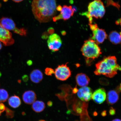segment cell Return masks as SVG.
<instances>
[{"instance_id": "6da1fadb", "label": "cell", "mask_w": 121, "mask_h": 121, "mask_svg": "<svg viewBox=\"0 0 121 121\" xmlns=\"http://www.w3.org/2000/svg\"><path fill=\"white\" fill-rule=\"evenodd\" d=\"M57 0H33L32 10L34 17L41 23L50 22L57 13Z\"/></svg>"}, {"instance_id": "7a4b0ae2", "label": "cell", "mask_w": 121, "mask_h": 121, "mask_svg": "<svg viewBox=\"0 0 121 121\" xmlns=\"http://www.w3.org/2000/svg\"><path fill=\"white\" fill-rule=\"evenodd\" d=\"M96 69L94 72L97 75H104L112 78L117 74L120 66L117 64V59L115 56L105 57L103 60L96 65Z\"/></svg>"}, {"instance_id": "3957f363", "label": "cell", "mask_w": 121, "mask_h": 121, "mask_svg": "<svg viewBox=\"0 0 121 121\" xmlns=\"http://www.w3.org/2000/svg\"><path fill=\"white\" fill-rule=\"evenodd\" d=\"M81 51L85 57L86 63L88 65L102 54L100 48L95 41L91 39L84 41Z\"/></svg>"}, {"instance_id": "277c9868", "label": "cell", "mask_w": 121, "mask_h": 121, "mask_svg": "<svg viewBox=\"0 0 121 121\" xmlns=\"http://www.w3.org/2000/svg\"><path fill=\"white\" fill-rule=\"evenodd\" d=\"M88 12L84 13L89 19V24L93 23V17L101 19L105 13V6L102 0H94L89 4Z\"/></svg>"}, {"instance_id": "5b68a950", "label": "cell", "mask_w": 121, "mask_h": 121, "mask_svg": "<svg viewBox=\"0 0 121 121\" xmlns=\"http://www.w3.org/2000/svg\"><path fill=\"white\" fill-rule=\"evenodd\" d=\"M68 63L59 65L55 69L54 74L57 80L65 81L70 77L71 73L70 69L67 65Z\"/></svg>"}, {"instance_id": "8992f818", "label": "cell", "mask_w": 121, "mask_h": 121, "mask_svg": "<svg viewBox=\"0 0 121 121\" xmlns=\"http://www.w3.org/2000/svg\"><path fill=\"white\" fill-rule=\"evenodd\" d=\"M61 38L58 34H53L48 38L47 43L48 48L52 52L58 51L62 45Z\"/></svg>"}, {"instance_id": "52a82bcc", "label": "cell", "mask_w": 121, "mask_h": 121, "mask_svg": "<svg viewBox=\"0 0 121 121\" xmlns=\"http://www.w3.org/2000/svg\"><path fill=\"white\" fill-rule=\"evenodd\" d=\"M60 14L57 16H54L52 18L53 22H56L60 19L66 21L69 19L73 16L74 11L72 6L64 5L62 7Z\"/></svg>"}, {"instance_id": "ba28073f", "label": "cell", "mask_w": 121, "mask_h": 121, "mask_svg": "<svg viewBox=\"0 0 121 121\" xmlns=\"http://www.w3.org/2000/svg\"><path fill=\"white\" fill-rule=\"evenodd\" d=\"M0 41L6 46L13 45L14 40L12 37V33L5 29L0 24Z\"/></svg>"}, {"instance_id": "9c48e42d", "label": "cell", "mask_w": 121, "mask_h": 121, "mask_svg": "<svg viewBox=\"0 0 121 121\" xmlns=\"http://www.w3.org/2000/svg\"><path fill=\"white\" fill-rule=\"evenodd\" d=\"M93 90L91 88L85 86L80 88L77 92L78 98L82 101L87 102L91 99Z\"/></svg>"}, {"instance_id": "30bf717a", "label": "cell", "mask_w": 121, "mask_h": 121, "mask_svg": "<svg viewBox=\"0 0 121 121\" xmlns=\"http://www.w3.org/2000/svg\"><path fill=\"white\" fill-rule=\"evenodd\" d=\"M93 31V36L91 39L97 44L102 43L107 38V35L104 29L98 28Z\"/></svg>"}, {"instance_id": "8fae6325", "label": "cell", "mask_w": 121, "mask_h": 121, "mask_svg": "<svg viewBox=\"0 0 121 121\" xmlns=\"http://www.w3.org/2000/svg\"><path fill=\"white\" fill-rule=\"evenodd\" d=\"M106 98L105 91L101 88L95 91L92 94L91 98L96 104H101L104 102Z\"/></svg>"}, {"instance_id": "7c38bea8", "label": "cell", "mask_w": 121, "mask_h": 121, "mask_svg": "<svg viewBox=\"0 0 121 121\" xmlns=\"http://www.w3.org/2000/svg\"><path fill=\"white\" fill-rule=\"evenodd\" d=\"M0 24L8 30L14 31L17 28L16 25L13 20L8 17H3L0 19Z\"/></svg>"}, {"instance_id": "4fadbf2b", "label": "cell", "mask_w": 121, "mask_h": 121, "mask_svg": "<svg viewBox=\"0 0 121 121\" xmlns=\"http://www.w3.org/2000/svg\"><path fill=\"white\" fill-rule=\"evenodd\" d=\"M37 98L35 92L32 90H28L24 92L22 95V99L25 103L31 104L34 103Z\"/></svg>"}, {"instance_id": "5bb4252c", "label": "cell", "mask_w": 121, "mask_h": 121, "mask_svg": "<svg viewBox=\"0 0 121 121\" xmlns=\"http://www.w3.org/2000/svg\"><path fill=\"white\" fill-rule=\"evenodd\" d=\"M77 84L80 87L86 86L90 82V78L85 74L78 73L76 77Z\"/></svg>"}, {"instance_id": "9a60e30c", "label": "cell", "mask_w": 121, "mask_h": 121, "mask_svg": "<svg viewBox=\"0 0 121 121\" xmlns=\"http://www.w3.org/2000/svg\"><path fill=\"white\" fill-rule=\"evenodd\" d=\"M119 98V93L116 90H110L107 93V102L110 105H113L117 102Z\"/></svg>"}, {"instance_id": "2e32d148", "label": "cell", "mask_w": 121, "mask_h": 121, "mask_svg": "<svg viewBox=\"0 0 121 121\" xmlns=\"http://www.w3.org/2000/svg\"><path fill=\"white\" fill-rule=\"evenodd\" d=\"M30 78L33 82L39 83L43 79V74L41 71L39 69H34L30 73Z\"/></svg>"}, {"instance_id": "e0dca14e", "label": "cell", "mask_w": 121, "mask_h": 121, "mask_svg": "<svg viewBox=\"0 0 121 121\" xmlns=\"http://www.w3.org/2000/svg\"><path fill=\"white\" fill-rule=\"evenodd\" d=\"M108 39L110 42L113 44H117L121 42L120 35L116 31H112L110 33Z\"/></svg>"}, {"instance_id": "ac0fdd59", "label": "cell", "mask_w": 121, "mask_h": 121, "mask_svg": "<svg viewBox=\"0 0 121 121\" xmlns=\"http://www.w3.org/2000/svg\"><path fill=\"white\" fill-rule=\"evenodd\" d=\"M45 104L43 101H37L33 103L32 108L34 111L37 113L41 112L45 109Z\"/></svg>"}, {"instance_id": "d6986e66", "label": "cell", "mask_w": 121, "mask_h": 121, "mask_svg": "<svg viewBox=\"0 0 121 121\" xmlns=\"http://www.w3.org/2000/svg\"><path fill=\"white\" fill-rule=\"evenodd\" d=\"M8 103L10 106L14 108H18L22 104L20 98L19 96L15 95L9 98Z\"/></svg>"}, {"instance_id": "ffe728a7", "label": "cell", "mask_w": 121, "mask_h": 121, "mask_svg": "<svg viewBox=\"0 0 121 121\" xmlns=\"http://www.w3.org/2000/svg\"><path fill=\"white\" fill-rule=\"evenodd\" d=\"M9 98L8 92L4 89H0V103L6 102Z\"/></svg>"}, {"instance_id": "44dd1931", "label": "cell", "mask_w": 121, "mask_h": 121, "mask_svg": "<svg viewBox=\"0 0 121 121\" xmlns=\"http://www.w3.org/2000/svg\"><path fill=\"white\" fill-rule=\"evenodd\" d=\"M106 2V7H108L110 6H112L116 7L118 10H119L120 6L118 2H116L113 0H105Z\"/></svg>"}, {"instance_id": "7402d4cb", "label": "cell", "mask_w": 121, "mask_h": 121, "mask_svg": "<svg viewBox=\"0 0 121 121\" xmlns=\"http://www.w3.org/2000/svg\"><path fill=\"white\" fill-rule=\"evenodd\" d=\"M13 31L22 36H26L27 34V30L23 28L19 29L17 28Z\"/></svg>"}, {"instance_id": "603a6c76", "label": "cell", "mask_w": 121, "mask_h": 121, "mask_svg": "<svg viewBox=\"0 0 121 121\" xmlns=\"http://www.w3.org/2000/svg\"><path fill=\"white\" fill-rule=\"evenodd\" d=\"M6 116L8 118H13L14 116V112L9 108L7 107H6Z\"/></svg>"}, {"instance_id": "cb8c5ba5", "label": "cell", "mask_w": 121, "mask_h": 121, "mask_svg": "<svg viewBox=\"0 0 121 121\" xmlns=\"http://www.w3.org/2000/svg\"><path fill=\"white\" fill-rule=\"evenodd\" d=\"M45 73L47 75L51 76L54 73V71L52 68L47 67L45 69Z\"/></svg>"}, {"instance_id": "d4e9b609", "label": "cell", "mask_w": 121, "mask_h": 121, "mask_svg": "<svg viewBox=\"0 0 121 121\" xmlns=\"http://www.w3.org/2000/svg\"><path fill=\"white\" fill-rule=\"evenodd\" d=\"M99 82L103 85H108L109 82L108 80L105 78H101L99 79Z\"/></svg>"}, {"instance_id": "484cf974", "label": "cell", "mask_w": 121, "mask_h": 121, "mask_svg": "<svg viewBox=\"0 0 121 121\" xmlns=\"http://www.w3.org/2000/svg\"><path fill=\"white\" fill-rule=\"evenodd\" d=\"M89 25L90 26V29L92 31H94V30H96L98 28V25L96 24H89Z\"/></svg>"}, {"instance_id": "4316f807", "label": "cell", "mask_w": 121, "mask_h": 121, "mask_svg": "<svg viewBox=\"0 0 121 121\" xmlns=\"http://www.w3.org/2000/svg\"><path fill=\"white\" fill-rule=\"evenodd\" d=\"M116 112V110L114 109L112 107H110L109 111V113L110 115H113L115 114Z\"/></svg>"}, {"instance_id": "83f0119b", "label": "cell", "mask_w": 121, "mask_h": 121, "mask_svg": "<svg viewBox=\"0 0 121 121\" xmlns=\"http://www.w3.org/2000/svg\"><path fill=\"white\" fill-rule=\"evenodd\" d=\"M49 35V34L47 32H45L42 34V38L43 39H46L48 38Z\"/></svg>"}, {"instance_id": "f1b7e54d", "label": "cell", "mask_w": 121, "mask_h": 121, "mask_svg": "<svg viewBox=\"0 0 121 121\" xmlns=\"http://www.w3.org/2000/svg\"><path fill=\"white\" fill-rule=\"evenodd\" d=\"M6 107L5 105L2 103L0 104V111L2 113L5 110Z\"/></svg>"}, {"instance_id": "f546056e", "label": "cell", "mask_w": 121, "mask_h": 121, "mask_svg": "<svg viewBox=\"0 0 121 121\" xmlns=\"http://www.w3.org/2000/svg\"><path fill=\"white\" fill-rule=\"evenodd\" d=\"M54 32V29L52 28H50L48 29V32L49 34L51 35L53 34Z\"/></svg>"}, {"instance_id": "4dcf8cb0", "label": "cell", "mask_w": 121, "mask_h": 121, "mask_svg": "<svg viewBox=\"0 0 121 121\" xmlns=\"http://www.w3.org/2000/svg\"><path fill=\"white\" fill-rule=\"evenodd\" d=\"M115 90L119 93L121 92V84L117 86Z\"/></svg>"}, {"instance_id": "1f68e13d", "label": "cell", "mask_w": 121, "mask_h": 121, "mask_svg": "<svg viewBox=\"0 0 121 121\" xmlns=\"http://www.w3.org/2000/svg\"><path fill=\"white\" fill-rule=\"evenodd\" d=\"M23 80L25 82H26L28 81V76L26 75H25L22 77Z\"/></svg>"}, {"instance_id": "d6a6232c", "label": "cell", "mask_w": 121, "mask_h": 121, "mask_svg": "<svg viewBox=\"0 0 121 121\" xmlns=\"http://www.w3.org/2000/svg\"><path fill=\"white\" fill-rule=\"evenodd\" d=\"M78 89L76 87H75L74 88L72 89V93L74 94H76L77 93L78 91Z\"/></svg>"}, {"instance_id": "836d02e7", "label": "cell", "mask_w": 121, "mask_h": 121, "mask_svg": "<svg viewBox=\"0 0 121 121\" xmlns=\"http://www.w3.org/2000/svg\"><path fill=\"white\" fill-rule=\"evenodd\" d=\"M116 24L117 25H120L121 26V18L116 21Z\"/></svg>"}, {"instance_id": "e575fe53", "label": "cell", "mask_w": 121, "mask_h": 121, "mask_svg": "<svg viewBox=\"0 0 121 121\" xmlns=\"http://www.w3.org/2000/svg\"><path fill=\"white\" fill-rule=\"evenodd\" d=\"M62 7L61 6L59 5L56 7L57 11L59 12L61 11L62 9Z\"/></svg>"}, {"instance_id": "d590c367", "label": "cell", "mask_w": 121, "mask_h": 121, "mask_svg": "<svg viewBox=\"0 0 121 121\" xmlns=\"http://www.w3.org/2000/svg\"><path fill=\"white\" fill-rule=\"evenodd\" d=\"M53 105V103L51 101H49L47 103V105L48 106L51 107Z\"/></svg>"}, {"instance_id": "8d00e7d4", "label": "cell", "mask_w": 121, "mask_h": 121, "mask_svg": "<svg viewBox=\"0 0 121 121\" xmlns=\"http://www.w3.org/2000/svg\"><path fill=\"white\" fill-rule=\"evenodd\" d=\"M101 115H102V116H103V117H105V116H106V110H104V111H103L102 113H101Z\"/></svg>"}, {"instance_id": "74e56055", "label": "cell", "mask_w": 121, "mask_h": 121, "mask_svg": "<svg viewBox=\"0 0 121 121\" xmlns=\"http://www.w3.org/2000/svg\"><path fill=\"white\" fill-rule=\"evenodd\" d=\"M32 62L31 60H28V61L27 62V64H28V65H31L32 64Z\"/></svg>"}, {"instance_id": "f35d334b", "label": "cell", "mask_w": 121, "mask_h": 121, "mask_svg": "<svg viewBox=\"0 0 121 121\" xmlns=\"http://www.w3.org/2000/svg\"><path fill=\"white\" fill-rule=\"evenodd\" d=\"M14 2L16 3H19L22 2L23 0H12Z\"/></svg>"}, {"instance_id": "ab89813d", "label": "cell", "mask_w": 121, "mask_h": 121, "mask_svg": "<svg viewBox=\"0 0 121 121\" xmlns=\"http://www.w3.org/2000/svg\"><path fill=\"white\" fill-rule=\"evenodd\" d=\"M61 33V34L63 36H65V35L66 34V32L64 31H62Z\"/></svg>"}, {"instance_id": "60d3db41", "label": "cell", "mask_w": 121, "mask_h": 121, "mask_svg": "<svg viewBox=\"0 0 121 121\" xmlns=\"http://www.w3.org/2000/svg\"><path fill=\"white\" fill-rule=\"evenodd\" d=\"M112 121H121V120L119 119H113V120Z\"/></svg>"}, {"instance_id": "b9f144b4", "label": "cell", "mask_w": 121, "mask_h": 121, "mask_svg": "<svg viewBox=\"0 0 121 121\" xmlns=\"http://www.w3.org/2000/svg\"><path fill=\"white\" fill-rule=\"evenodd\" d=\"M2 48V45L1 43V42L0 41V50Z\"/></svg>"}, {"instance_id": "7bdbcfd3", "label": "cell", "mask_w": 121, "mask_h": 121, "mask_svg": "<svg viewBox=\"0 0 121 121\" xmlns=\"http://www.w3.org/2000/svg\"><path fill=\"white\" fill-rule=\"evenodd\" d=\"M119 70L121 71V67H119Z\"/></svg>"}, {"instance_id": "ee69618b", "label": "cell", "mask_w": 121, "mask_h": 121, "mask_svg": "<svg viewBox=\"0 0 121 121\" xmlns=\"http://www.w3.org/2000/svg\"><path fill=\"white\" fill-rule=\"evenodd\" d=\"M39 121H46L44 120H39Z\"/></svg>"}, {"instance_id": "f6af8a7d", "label": "cell", "mask_w": 121, "mask_h": 121, "mask_svg": "<svg viewBox=\"0 0 121 121\" xmlns=\"http://www.w3.org/2000/svg\"><path fill=\"white\" fill-rule=\"evenodd\" d=\"M1 73L0 72V77L1 76Z\"/></svg>"}, {"instance_id": "bcb514c9", "label": "cell", "mask_w": 121, "mask_h": 121, "mask_svg": "<svg viewBox=\"0 0 121 121\" xmlns=\"http://www.w3.org/2000/svg\"><path fill=\"white\" fill-rule=\"evenodd\" d=\"M120 35L121 36V32H120Z\"/></svg>"}, {"instance_id": "7dc6e473", "label": "cell", "mask_w": 121, "mask_h": 121, "mask_svg": "<svg viewBox=\"0 0 121 121\" xmlns=\"http://www.w3.org/2000/svg\"><path fill=\"white\" fill-rule=\"evenodd\" d=\"M1 112L0 111V115H1Z\"/></svg>"}, {"instance_id": "c3c4849f", "label": "cell", "mask_w": 121, "mask_h": 121, "mask_svg": "<svg viewBox=\"0 0 121 121\" xmlns=\"http://www.w3.org/2000/svg\"><path fill=\"white\" fill-rule=\"evenodd\" d=\"M1 4H0V7H1Z\"/></svg>"}]
</instances>
